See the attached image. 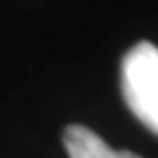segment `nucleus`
Here are the masks:
<instances>
[{
	"instance_id": "1",
	"label": "nucleus",
	"mask_w": 158,
	"mask_h": 158,
	"mask_svg": "<svg viewBox=\"0 0 158 158\" xmlns=\"http://www.w3.org/2000/svg\"><path fill=\"white\" fill-rule=\"evenodd\" d=\"M121 93L139 123L158 135V47L137 42L121 60Z\"/></svg>"
},
{
	"instance_id": "2",
	"label": "nucleus",
	"mask_w": 158,
	"mask_h": 158,
	"mask_svg": "<svg viewBox=\"0 0 158 158\" xmlns=\"http://www.w3.org/2000/svg\"><path fill=\"white\" fill-rule=\"evenodd\" d=\"M63 144L70 158H142L133 151H116L98 133L77 123L63 130Z\"/></svg>"
}]
</instances>
